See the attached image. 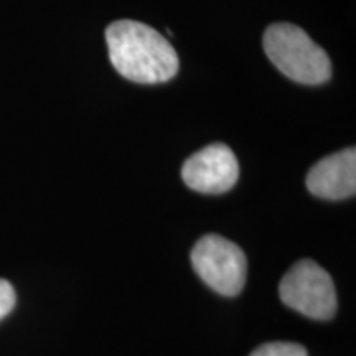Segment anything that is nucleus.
Masks as SVG:
<instances>
[{"label":"nucleus","instance_id":"obj_1","mask_svg":"<svg viewBox=\"0 0 356 356\" xmlns=\"http://www.w3.org/2000/svg\"><path fill=\"white\" fill-rule=\"evenodd\" d=\"M109 60L119 74L134 83L159 84L178 73V55L170 42L152 26L118 20L106 30Z\"/></svg>","mask_w":356,"mask_h":356},{"label":"nucleus","instance_id":"obj_2","mask_svg":"<svg viewBox=\"0 0 356 356\" xmlns=\"http://www.w3.org/2000/svg\"><path fill=\"white\" fill-rule=\"evenodd\" d=\"M264 51L280 73L297 83L322 84L332 76L330 58L297 25H270L264 33Z\"/></svg>","mask_w":356,"mask_h":356},{"label":"nucleus","instance_id":"obj_3","mask_svg":"<svg viewBox=\"0 0 356 356\" xmlns=\"http://www.w3.org/2000/svg\"><path fill=\"white\" fill-rule=\"evenodd\" d=\"M190 259L195 273L215 292L233 297L243 291L248 261L238 244L222 236L207 234L191 249Z\"/></svg>","mask_w":356,"mask_h":356},{"label":"nucleus","instance_id":"obj_4","mask_svg":"<svg viewBox=\"0 0 356 356\" xmlns=\"http://www.w3.org/2000/svg\"><path fill=\"white\" fill-rule=\"evenodd\" d=\"M280 300L314 320H330L337 312V291L330 274L317 262H296L280 280Z\"/></svg>","mask_w":356,"mask_h":356},{"label":"nucleus","instance_id":"obj_5","mask_svg":"<svg viewBox=\"0 0 356 356\" xmlns=\"http://www.w3.org/2000/svg\"><path fill=\"white\" fill-rule=\"evenodd\" d=\"M239 177V163L226 144H211L186 159L181 178L200 193L220 195L233 188Z\"/></svg>","mask_w":356,"mask_h":356},{"label":"nucleus","instance_id":"obj_6","mask_svg":"<svg viewBox=\"0 0 356 356\" xmlns=\"http://www.w3.org/2000/svg\"><path fill=\"white\" fill-rule=\"evenodd\" d=\"M307 188L315 197L345 200L356 191V149H343L315 163L307 175Z\"/></svg>","mask_w":356,"mask_h":356},{"label":"nucleus","instance_id":"obj_7","mask_svg":"<svg viewBox=\"0 0 356 356\" xmlns=\"http://www.w3.org/2000/svg\"><path fill=\"white\" fill-rule=\"evenodd\" d=\"M249 356H309L307 350L299 343L291 341H273L256 348Z\"/></svg>","mask_w":356,"mask_h":356},{"label":"nucleus","instance_id":"obj_8","mask_svg":"<svg viewBox=\"0 0 356 356\" xmlns=\"http://www.w3.org/2000/svg\"><path fill=\"white\" fill-rule=\"evenodd\" d=\"M15 302L17 297L12 284L7 282L6 279H0V320L10 314L13 307H15Z\"/></svg>","mask_w":356,"mask_h":356}]
</instances>
